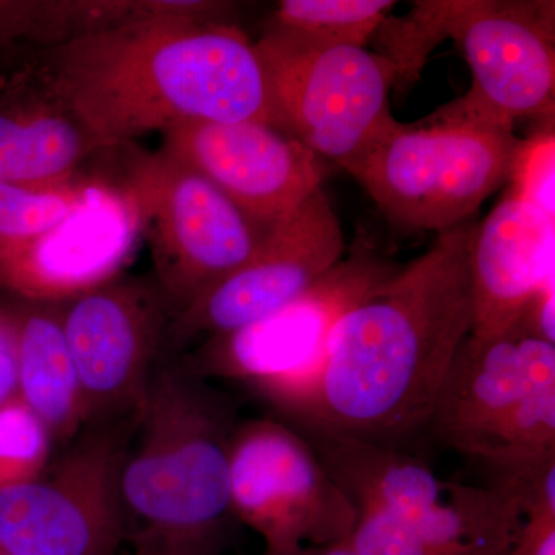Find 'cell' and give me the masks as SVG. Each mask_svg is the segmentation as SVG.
Here are the masks:
<instances>
[{"label":"cell","mask_w":555,"mask_h":555,"mask_svg":"<svg viewBox=\"0 0 555 555\" xmlns=\"http://www.w3.org/2000/svg\"><path fill=\"white\" fill-rule=\"evenodd\" d=\"M233 516L257 532L264 554L343 545L357 507L308 438L275 416L244 420L229 444Z\"/></svg>","instance_id":"obj_9"},{"label":"cell","mask_w":555,"mask_h":555,"mask_svg":"<svg viewBox=\"0 0 555 555\" xmlns=\"http://www.w3.org/2000/svg\"><path fill=\"white\" fill-rule=\"evenodd\" d=\"M64 302L20 301V398L54 443L89 423L82 387L62 324Z\"/></svg>","instance_id":"obj_19"},{"label":"cell","mask_w":555,"mask_h":555,"mask_svg":"<svg viewBox=\"0 0 555 555\" xmlns=\"http://www.w3.org/2000/svg\"><path fill=\"white\" fill-rule=\"evenodd\" d=\"M403 266L353 247L308 291L250 326L207 338L192 367L206 379L238 383L283 418L312 382L341 318Z\"/></svg>","instance_id":"obj_7"},{"label":"cell","mask_w":555,"mask_h":555,"mask_svg":"<svg viewBox=\"0 0 555 555\" xmlns=\"http://www.w3.org/2000/svg\"><path fill=\"white\" fill-rule=\"evenodd\" d=\"M514 130L429 118L396 133L349 171L400 230L447 232L507 181Z\"/></svg>","instance_id":"obj_5"},{"label":"cell","mask_w":555,"mask_h":555,"mask_svg":"<svg viewBox=\"0 0 555 555\" xmlns=\"http://www.w3.org/2000/svg\"><path fill=\"white\" fill-rule=\"evenodd\" d=\"M0 555H3V554H2V551H0Z\"/></svg>","instance_id":"obj_29"},{"label":"cell","mask_w":555,"mask_h":555,"mask_svg":"<svg viewBox=\"0 0 555 555\" xmlns=\"http://www.w3.org/2000/svg\"><path fill=\"white\" fill-rule=\"evenodd\" d=\"M554 218L507 192L467 244L473 328L492 338L516 327L529 299L554 284Z\"/></svg>","instance_id":"obj_17"},{"label":"cell","mask_w":555,"mask_h":555,"mask_svg":"<svg viewBox=\"0 0 555 555\" xmlns=\"http://www.w3.org/2000/svg\"><path fill=\"white\" fill-rule=\"evenodd\" d=\"M141 233L126 189L82 182L78 203L53 228L0 241V288L20 301L67 302L118 278Z\"/></svg>","instance_id":"obj_15"},{"label":"cell","mask_w":555,"mask_h":555,"mask_svg":"<svg viewBox=\"0 0 555 555\" xmlns=\"http://www.w3.org/2000/svg\"><path fill=\"white\" fill-rule=\"evenodd\" d=\"M217 9L152 3L134 20L57 43L38 62L40 73L101 152L188 120L276 127L255 43L211 20Z\"/></svg>","instance_id":"obj_1"},{"label":"cell","mask_w":555,"mask_h":555,"mask_svg":"<svg viewBox=\"0 0 555 555\" xmlns=\"http://www.w3.org/2000/svg\"><path fill=\"white\" fill-rule=\"evenodd\" d=\"M555 291L554 284H547L535 292L518 320V326L525 334L545 339L555 345Z\"/></svg>","instance_id":"obj_27"},{"label":"cell","mask_w":555,"mask_h":555,"mask_svg":"<svg viewBox=\"0 0 555 555\" xmlns=\"http://www.w3.org/2000/svg\"><path fill=\"white\" fill-rule=\"evenodd\" d=\"M53 444L47 426L20 397L0 408V491L42 477Z\"/></svg>","instance_id":"obj_22"},{"label":"cell","mask_w":555,"mask_h":555,"mask_svg":"<svg viewBox=\"0 0 555 555\" xmlns=\"http://www.w3.org/2000/svg\"><path fill=\"white\" fill-rule=\"evenodd\" d=\"M345 238L323 189L266 230L246 264L171 318L169 339L184 347L264 320L298 298L345 257Z\"/></svg>","instance_id":"obj_14"},{"label":"cell","mask_w":555,"mask_h":555,"mask_svg":"<svg viewBox=\"0 0 555 555\" xmlns=\"http://www.w3.org/2000/svg\"><path fill=\"white\" fill-rule=\"evenodd\" d=\"M0 75V181L28 189H65L101 152L38 62Z\"/></svg>","instance_id":"obj_18"},{"label":"cell","mask_w":555,"mask_h":555,"mask_svg":"<svg viewBox=\"0 0 555 555\" xmlns=\"http://www.w3.org/2000/svg\"><path fill=\"white\" fill-rule=\"evenodd\" d=\"M120 470L131 555H222L233 516L232 398L190 366L159 364Z\"/></svg>","instance_id":"obj_3"},{"label":"cell","mask_w":555,"mask_h":555,"mask_svg":"<svg viewBox=\"0 0 555 555\" xmlns=\"http://www.w3.org/2000/svg\"><path fill=\"white\" fill-rule=\"evenodd\" d=\"M554 2L451 0L448 38L465 54L473 87L434 119L514 130L524 118H553Z\"/></svg>","instance_id":"obj_12"},{"label":"cell","mask_w":555,"mask_h":555,"mask_svg":"<svg viewBox=\"0 0 555 555\" xmlns=\"http://www.w3.org/2000/svg\"><path fill=\"white\" fill-rule=\"evenodd\" d=\"M160 153L210 181L268 230L321 189L327 170L286 131L258 120H188L163 131Z\"/></svg>","instance_id":"obj_16"},{"label":"cell","mask_w":555,"mask_h":555,"mask_svg":"<svg viewBox=\"0 0 555 555\" xmlns=\"http://www.w3.org/2000/svg\"><path fill=\"white\" fill-rule=\"evenodd\" d=\"M119 185L138 208L173 317L246 264L266 232L210 181L160 152L134 155Z\"/></svg>","instance_id":"obj_8"},{"label":"cell","mask_w":555,"mask_h":555,"mask_svg":"<svg viewBox=\"0 0 555 555\" xmlns=\"http://www.w3.org/2000/svg\"><path fill=\"white\" fill-rule=\"evenodd\" d=\"M357 507L360 555H505L525 517L492 486L441 480L401 448L302 434Z\"/></svg>","instance_id":"obj_4"},{"label":"cell","mask_w":555,"mask_h":555,"mask_svg":"<svg viewBox=\"0 0 555 555\" xmlns=\"http://www.w3.org/2000/svg\"><path fill=\"white\" fill-rule=\"evenodd\" d=\"M259 555H269V554H259ZM288 555H360L356 553V551L350 550L349 546L346 545H335V546H321V547H305V550L297 551V553L288 554Z\"/></svg>","instance_id":"obj_28"},{"label":"cell","mask_w":555,"mask_h":555,"mask_svg":"<svg viewBox=\"0 0 555 555\" xmlns=\"http://www.w3.org/2000/svg\"><path fill=\"white\" fill-rule=\"evenodd\" d=\"M505 555H555V509L526 516Z\"/></svg>","instance_id":"obj_26"},{"label":"cell","mask_w":555,"mask_h":555,"mask_svg":"<svg viewBox=\"0 0 555 555\" xmlns=\"http://www.w3.org/2000/svg\"><path fill=\"white\" fill-rule=\"evenodd\" d=\"M447 2H415L404 17H389L379 25L374 36H379L382 53L393 65L397 82H412L427 60V54L441 40L448 39Z\"/></svg>","instance_id":"obj_21"},{"label":"cell","mask_w":555,"mask_h":555,"mask_svg":"<svg viewBox=\"0 0 555 555\" xmlns=\"http://www.w3.org/2000/svg\"><path fill=\"white\" fill-rule=\"evenodd\" d=\"M80 184L42 190L0 181V241L28 240L53 228L78 203Z\"/></svg>","instance_id":"obj_23"},{"label":"cell","mask_w":555,"mask_h":555,"mask_svg":"<svg viewBox=\"0 0 555 555\" xmlns=\"http://www.w3.org/2000/svg\"><path fill=\"white\" fill-rule=\"evenodd\" d=\"M392 0H284L259 40L291 51L366 49Z\"/></svg>","instance_id":"obj_20"},{"label":"cell","mask_w":555,"mask_h":555,"mask_svg":"<svg viewBox=\"0 0 555 555\" xmlns=\"http://www.w3.org/2000/svg\"><path fill=\"white\" fill-rule=\"evenodd\" d=\"M127 427H93L49 474L0 491L3 555L118 554L126 540L120 470Z\"/></svg>","instance_id":"obj_11"},{"label":"cell","mask_w":555,"mask_h":555,"mask_svg":"<svg viewBox=\"0 0 555 555\" xmlns=\"http://www.w3.org/2000/svg\"><path fill=\"white\" fill-rule=\"evenodd\" d=\"M276 127L350 171L401 127L390 112L393 65L358 47L291 51L258 40Z\"/></svg>","instance_id":"obj_10"},{"label":"cell","mask_w":555,"mask_h":555,"mask_svg":"<svg viewBox=\"0 0 555 555\" xmlns=\"http://www.w3.org/2000/svg\"><path fill=\"white\" fill-rule=\"evenodd\" d=\"M20 397V310L0 305V408Z\"/></svg>","instance_id":"obj_25"},{"label":"cell","mask_w":555,"mask_h":555,"mask_svg":"<svg viewBox=\"0 0 555 555\" xmlns=\"http://www.w3.org/2000/svg\"><path fill=\"white\" fill-rule=\"evenodd\" d=\"M555 139L543 131L521 141L511 167L507 192L534 204L554 218Z\"/></svg>","instance_id":"obj_24"},{"label":"cell","mask_w":555,"mask_h":555,"mask_svg":"<svg viewBox=\"0 0 555 555\" xmlns=\"http://www.w3.org/2000/svg\"><path fill=\"white\" fill-rule=\"evenodd\" d=\"M518 324L492 338L467 337L449 367L427 429L489 470L555 456V382L521 349Z\"/></svg>","instance_id":"obj_6"},{"label":"cell","mask_w":555,"mask_h":555,"mask_svg":"<svg viewBox=\"0 0 555 555\" xmlns=\"http://www.w3.org/2000/svg\"><path fill=\"white\" fill-rule=\"evenodd\" d=\"M473 225L438 233L433 248L341 318L312 382L281 422L301 434L393 448L427 429L473 328Z\"/></svg>","instance_id":"obj_2"},{"label":"cell","mask_w":555,"mask_h":555,"mask_svg":"<svg viewBox=\"0 0 555 555\" xmlns=\"http://www.w3.org/2000/svg\"><path fill=\"white\" fill-rule=\"evenodd\" d=\"M173 312L158 284L115 280L64 302L62 324L89 423L134 418Z\"/></svg>","instance_id":"obj_13"}]
</instances>
